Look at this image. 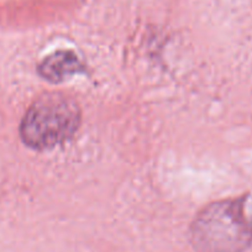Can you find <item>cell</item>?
Listing matches in <instances>:
<instances>
[{"label": "cell", "mask_w": 252, "mask_h": 252, "mask_svg": "<svg viewBox=\"0 0 252 252\" xmlns=\"http://www.w3.org/2000/svg\"><path fill=\"white\" fill-rule=\"evenodd\" d=\"M197 252H245L252 245V225L244 199L215 202L199 212L190 227Z\"/></svg>", "instance_id": "cell-1"}, {"label": "cell", "mask_w": 252, "mask_h": 252, "mask_svg": "<svg viewBox=\"0 0 252 252\" xmlns=\"http://www.w3.org/2000/svg\"><path fill=\"white\" fill-rule=\"evenodd\" d=\"M78 104L66 94L46 93L29 108L20 125V136L33 150L53 149L68 141L81 125Z\"/></svg>", "instance_id": "cell-2"}, {"label": "cell", "mask_w": 252, "mask_h": 252, "mask_svg": "<svg viewBox=\"0 0 252 252\" xmlns=\"http://www.w3.org/2000/svg\"><path fill=\"white\" fill-rule=\"evenodd\" d=\"M84 64L78 56L69 50H60L43 58L37 67V72L45 81L57 84L74 74L83 73Z\"/></svg>", "instance_id": "cell-3"}]
</instances>
